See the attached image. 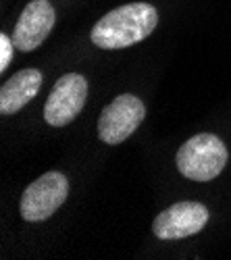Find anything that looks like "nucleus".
<instances>
[{
	"mask_svg": "<svg viewBox=\"0 0 231 260\" xmlns=\"http://www.w3.org/2000/svg\"><path fill=\"white\" fill-rule=\"evenodd\" d=\"M69 196V181L58 171H48L29 183L21 196V216L27 223H42L65 204Z\"/></svg>",
	"mask_w": 231,
	"mask_h": 260,
	"instance_id": "obj_3",
	"label": "nucleus"
},
{
	"mask_svg": "<svg viewBox=\"0 0 231 260\" xmlns=\"http://www.w3.org/2000/svg\"><path fill=\"white\" fill-rule=\"evenodd\" d=\"M146 119V106L134 94L117 96L98 119V136L104 144L117 146L127 140Z\"/></svg>",
	"mask_w": 231,
	"mask_h": 260,
	"instance_id": "obj_4",
	"label": "nucleus"
},
{
	"mask_svg": "<svg viewBox=\"0 0 231 260\" xmlns=\"http://www.w3.org/2000/svg\"><path fill=\"white\" fill-rule=\"evenodd\" d=\"M42 88V73L38 69H21L9 77L0 88V115L21 111Z\"/></svg>",
	"mask_w": 231,
	"mask_h": 260,
	"instance_id": "obj_8",
	"label": "nucleus"
},
{
	"mask_svg": "<svg viewBox=\"0 0 231 260\" xmlns=\"http://www.w3.org/2000/svg\"><path fill=\"white\" fill-rule=\"evenodd\" d=\"M208 219H211V212L204 204L177 202L156 216L152 223V233L164 242L185 240V237L200 233L206 227Z\"/></svg>",
	"mask_w": 231,
	"mask_h": 260,
	"instance_id": "obj_6",
	"label": "nucleus"
},
{
	"mask_svg": "<svg viewBox=\"0 0 231 260\" xmlns=\"http://www.w3.org/2000/svg\"><path fill=\"white\" fill-rule=\"evenodd\" d=\"M158 25V13L148 3H129L107 13L92 27V44L102 50H121L146 40Z\"/></svg>",
	"mask_w": 231,
	"mask_h": 260,
	"instance_id": "obj_1",
	"label": "nucleus"
},
{
	"mask_svg": "<svg viewBox=\"0 0 231 260\" xmlns=\"http://www.w3.org/2000/svg\"><path fill=\"white\" fill-rule=\"evenodd\" d=\"M229 158L227 146L215 134H198L187 140L175 156V165L185 179L213 181L221 175Z\"/></svg>",
	"mask_w": 231,
	"mask_h": 260,
	"instance_id": "obj_2",
	"label": "nucleus"
},
{
	"mask_svg": "<svg viewBox=\"0 0 231 260\" xmlns=\"http://www.w3.org/2000/svg\"><path fill=\"white\" fill-rule=\"evenodd\" d=\"M56 21L54 7L48 0H31V3L21 11L15 29H13V44L21 52H31L42 46Z\"/></svg>",
	"mask_w": 231,
	"mask_h": 260,
	"instance_id": "obj_7",
	"label": "nucleus"
},
{
	"mask_svg": "<svg viewBox=\"0 0 231 260\" xmlns=\"http://www.w3.org/2000/svg\"><path fill=\"white\" fill-rule=\"evenodd\" d=\"M88 98V81L79 73L62 75L46 98L44 104V119L52 127L69 125L79 113Z\"/></svg>",
	"mask_w": 231,
	"mask_h": 260,
	"instance_id": "obj_5",
	"label": "nucleus"
},
{
	"mask_svg": "<svg viewBox=\"0 0 231 260\" xmlns=\"http://www.w3.org/2000/svg\"><path fill=\"white\" fill-rule=\"evenodd\" d=\"M13 50H17L13 44V38H9L7 34H0V73H5L9 69V64L13 60Z\"/></svg>",
	"mask_w": 231,
	"mask_h": 260,
	"instance_id": "obj_9",
	"label": "nucleus"
}]
</instances>
